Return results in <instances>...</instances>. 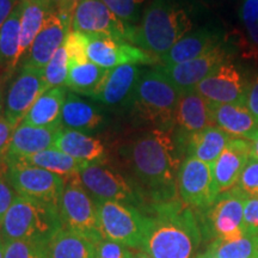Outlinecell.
<instances>
[{
  "label": "cell",
  "mask_w": 258,
  "mask_h": 258,
  "mask_svg": "<svg viewBox=\"0 0 258 258\" xmlns=\"http://www.w3.org/2000/svg\"><path fill=\"white\" fill-rule=\"evenodd\" d=\"M178 150L172 132L161 129H151L125 147L140 190L147 192L151 203L177 200Z\"/></svg>",
  "instance_id": "1"
},
{
  "label": "cell",
  "mask_w": 258,
  "mask_h": 258,
  "mask_svg": "<svg viewBox=\"0 0 258 258\" xmlns=\"http://www.w3.org/2000/svg\"><path fill=\"white\" fill-rule=\"evenodd\" d=\"M141 251L153 258H195L201 230L195 213L180 200L150 203Z\"/></svg>",
  "instance_id": "2"
},
{
  "label": "cell",
  "mask_w": 258,
  "mask_h": 258,
  "mask_svg": "<svg viewBox=\"0 0 258 258\" xmlns=\"http://www.w3.org/2000/svg\"><path fill=\"white\" fill-rule=\"evenodd\" d=\"M192 27L191 15L182 0H151L134 28L131 43L160 57Z\"/></svg>",
  "instance_id": "3"
},
{
  "label": "cell",
  "mask_w": 258,
  "mask_h": 258,
  "mask_svg": "<svg viewBox=\"0 0 258 258\" xmlns=\"http://www.w3.org/2000/svg\"><path fill=\"white\" fill-rule=\"evenodd\" d=\"M180 91L157 67L144 72L132 98V115L152 129L172 132Z\"/></svg>",
  "instance_id": "4"
},
{
  "label": "cell",
  "mask_w": 258,
  "mask_h": 258,
  "mask_svg": "<svg viewBox=\"0 0 258 258\" xmlns=\"http://www.w3.org/2000/svg\"><path fill=\"white\" fill-rule=\"evenodd\" d=\"M62 228L57 206L17 195L0 226L4 241L28 240L48 244Z\"/></svg>",
  "instance_id": "5"
},
{
  "label": "cell",
  "mask_w": 258,
  "mask_h": 258,
  "mask_svg": "<svg viewBox=\"0 0 258 258\" xmlns=\"http://www.w3.org/2000/svg\"><path fill=\"white\" fill-rule=\"evenodd\" d=\"M101 234L104 239L141 250L147 231L144 211L127 203L96 202Z\"/></svg>",
  "instance_id": "6"
},
{
  "label": "cell",
  "mask_w": 258,
  "mask_h": 258,
  "mask_svg": "<svg viewBox=\"0 0 258 258\" xmlns=\"http://www.w3.org/2000/svg\"><path fill=\"white\" fill-rule=\"evenodd\" d=\"M57 209L62 227L84 235L95 244L103 239L96 201L84 188L78 175L64 177Z\"/></svg>",
  "instance_id": "7"
},
{
  "label": "cell",
  "mask_w": 258,
  "mask_h": 258,
  "mask_svg": "<svg viewBox=\"0 0 258 258\" xmlns=\"http://www.w3.org/2000/svg\"><path fill=\"white\" fill-rule=\"evenodd\" d=\"M6 179L16 194L37 201L59 205L64 188V177L21 161L5 163Z\"/></svg>",
  "instance_id": "8"
},
{
  "label": "cell",
  "mask_w": 258,
  "mask_h": 258,
  "mask_svg": "<svg viewBox=\"0 0 258 258\" xmlns=\"http://www.w3.org/2000/svg\"><path fill=\"white\" fill-rule=\"evenodd\" d=\"M78 177L96 202L115 201L134 206L141 211L146 208L143 191L104 164L89 165L80 171Z\"/></svg>",
  "instance_id": "9"
},
{
  "label": "cell",
  "mask_w": 258,
  "mask_h": 258,
  "mask_svg": "<svg viewBox=\"0 0 258 258\" xmlns=\"http://www.w3.org/2000/svg\"><path fill=\"white\" fill-rule=\"evenodd\" d=\"M135 27H129L112 14L102 0H82L73 12L71 30L88 37L105 36L131 42Z\"/></svg>",
  "instance_id": "10"
},
{
  "label": "cell",
  "mask_w": 258,
  "mask_h": 258,
  "mask_svg": "<svg viewBox=\"0 0 258 258\" xmlns=\"http://www.w3.org/2000/svg\"><path fill=\"white\" fill-rule=\"evenodd\" d=\"M180 201L190 208L207 211L218 198L212 165L195 157H185L177 175Z\"/></svg>",
  "instance_id": "11"
},
{
  "label": "cell",
  "mask_w": 258,
  "mask_h": 258,
  "mask_svg": "<svg viewBox=\"0 0 258 258\" xmlns=\"http://www.w3.org/2000/svg\"><path fill=\"white\" fill-rule=\"evenodd\" d=\"M48 89L43 69L22 63L4 97V116L10 123L15 127L21 124L32 104Z\"/></svg>",
  "instance_id": "12"
},
{
  "label": "cell",
  "mask_w": 258,
  "mask_h": 258,
  "mask_svg": "<svg viewBox=\"0 0 258 258\" xmlns=\"http://www.w3.org/2000/svg\"><path fill=\"white\" fill-rule=\"evenodd\" d=\"M246 195L237 186L220 194L206 212V224L214 240H231L246 233L244 205Z\"/></svg>",
  "instance_id": "13"
},
{
  "label": "cell",
  "mask_w": 258,
  "mask_h": 258,
  "mask_svg": "<svg viewBox=\"0 0 258 258\" xmlns=\"http://www.w3.org/2000/svg\"><path fill=\"white\" fill-rule=\"evenodd\" d=\"M234 50L231 44L222 41L203 55L173 66H156L179 91L195 89L220 64L232 61Z\"/></svg>",
  "instance_id": "14"
},
{
  "label": "cell",
  "mask_w": 258,
  "mask_h": 258,
  "mask_svg": "<svg viewBox=\"0 0 258 258\" xmlns=\"http://www.w3.org/2000/svg\"><path fill=\"white\" fill-rule=\"evenodd\" d=\"M247 83L244 71L233 61L220 64L195 90L209 103L228 104L245 102Z\"/></svg>",
  "instance_id": "15"
},
{
  "label": "cell",
  "mask_w": 258,
  "mask_h": 258,
  "mask_svg": "<svg viewBox=\"0 0 258 258\" xmlns=\"http://www.w3.org/2000/svg\"><path fill=\"white\" fill-rule=\"evenodd\" d=\"M89 60L104 70L121 64H157L159 57L134 46L131 42L105 36L89 37Z\"/></svg>",
  "instance_id": "16"
},
{
  "label": "cell",
  "mask_w": 258,
  "mask_h": 258,
  "mask_svg": "<svg viewBox=\"0 0 258 258\" xmlns=\"http://www.w3.org/2000/svg\"><path fill=\"white\" fill-rule=\"evenodd\" d=\"M143 74L139 64H121L108 70L101 88L91 99L109 106H129Z\"/></svg>",
  "instance_id": "17"
},
{
  "label": "cell",
  "mask_w": 258,
  "mask_h": 258,
  "mask_svg": "<svg viewBox=\"0 0 258 258\" xmlns=\"http://www.w3.org/2000/svg\"><path fill=\"white\" fill-rule=\"evenodd\" d=\"M71 31V23L64 21L54 9L44 21L36 38L32 42L30 49L24 57L23 63L44 69L51 56L63 46L64 40Z\"/></svg>",
  "instance_id": "18"
},
{
  "label": "cell",
  "mask_w": 258,
  "mask_h": 258,
  "mask_svg": "<svg viewBox=\"0 0 258 258\" xmlns=\"http://www.w3.org/2000/svg\"><path fill=\"white\" fill-rule=\"evenodd\" d=\"M251 156V141L232 138L224 152L212 165L213 179L218 195L237 185Z\"/></svg>",
  "instance_id": "19"
},
{
  "label": "cell",
  "mask_w": 258,
  "mask_h": 258,
  "mask_svg": "<svg viewBox=\"0 0 258 258\" xmlns=\"http://www.w3.org/2000/svg\"><path fill=\"white\" fill-rule=\"evenodd\" d=\"M213 125L211 106L195 89L180 91L178 106L176 112L177 135L175 139H182L190 134L198 133Z\"/></svg>",
  "instance_id": "20"
},
{
  "label": "cell",
  "mask_w": 258,
  "mask_h": 258,
  "mask_svg": "<svg viewBox=\"0 0 258 258\" xmlns=\"http://www.w3.org/2000/svg\"><path fill=\"white\" fill-rule=\"evenodd\" d=\"M224 41L221 31L213 28H201L190 31L164 55L159 57V66H173L203 55Z\"/></svg>",
  "instance_id": "21"
},
{
  "label": "cell",
  "mask_w": 258,
  "mask_h": 258,
  "mask_svg": "<svg viewBox=\"0 0 258 258\" xmlns=\"http://www.w3.org/2000/svg\"><path fill=\"white\" fill-rule=\"evenodd\" d=\"M213 125L221 128L232 138L251 141L258 133V122L245 102L217 104L209 103Z\"/></svg>",
  "instance_id": "22"
},
{
  "label": "cell",
  "mask_w": 258,
  "mask_h": 258,
  "mask_svg": "<svg viewBox=\"0 0 258 258\" xmlns=\"http://www.w3.org/2000/svg\"><path fill=\"white\" fill-rule=\"evenodd\" d=\"M61 125L53 127H36L22 122L16 127L10 144L8 159H22L41 151L55 148L56 138Z\"/></svg>",
  "instance_id": "23"
},
{
  "label": "cell",
  "mask_w": 258,
  "mask_h": 258,
  "mask_svg": "<svg viewBox=\"0 0 258 258\" xmlns=\"http://www.w3.org/2000/svg\"><path fill=\"white\" fill-rule=\"evenodd\" d=\"M175 138V137H173ZM232 137L217 125H209L201 132L182 139H175L177 146L182 148L186 157H195L213 165L231 141Z\"/></svg>",
  "instance_id": "24"
},
{
  "label": "cell",
  "mask_w": 258,
  "mask_h": 258,
  "mask_svg": "<svg viewBox=\"0 0 258 258\" xmlns=\"http://www.w3.org/2000/svg\"><path fill=\"white\" fill-rule=\"evenodd\" d=\"M105 123V115L101 108L85 102L77 93L67 92L61 114V127L90 134L98 132Z\"/></svg>",
  "instance_id": "25"
},
{
  "label": "cell",
  "mask_w": 258,
  "mask_h": 258,
  "mask_svg": "<svg viewBox=\"0 0 258 258\" xmlns=\"http://www.w3.org/2000/svg\"><path fill=\"white\" fill-rule=\"evenodd\" d=\"M55 148L86 165L104 164L106 159V151L102 141L82 132L61 128Z\"/></svg>",
  "instance_id": "26"
},
{
  "label": "cell",
  "mask_w": 258,
  "mask_h": 258,
  "mask_svg": "<svg viewBox=\"0 0 258 258\" xmlns=\"http://www.w3.org/2000/svg\"><path fill=\"white\" fill-rule=\"evenodd\" d=\"M66 86L48 89L38 97L25 115L23 123L36 127L61 125V114L67 96Z\"/></svg>",
  "instance_id": "27"
},
{
  "label": "cell",
  "mask_w": 258,
  "mask_h": 258,
  "mask_svg": "<svg viewBox=\"0 0 258 258\" xmlns=\"http://www.w3.org/2000/svg\"><path fill=\"white\" fill-rule=\"evenodd\" d=\"M47 252L49 258H96V244L62 227L48 241Z\"/></svg>",
  "instance_id": "28"
},
{
  "label": "cell",
  "mask_w": 258,
  "mask_h": 258,
  "mask_svg": "<svg viewBox=\"0 0 258 258\" xmlns=\"http://www.w3.org/2000/svg\"><path fill=\"white\" fill-rule=\"evenodd\" d=\"M21 48L19 56L23 60L30 49L32 42L43 27L47 16L55 6L38 2V0H21Z\"/></svg>",
  "instance_id": "29"
},
{
  "label": "cell",
  "mask_w": 258,
  "mask_h": 258,
  "mask_svg": "<svg viewBox=\"0 0 258 258\" xmlns=\"http://www.w3.org/2000/svg\"><path fill=\"white\" fill-rule=\"evenodd\" d=\"M21 0L8 21L0 28V69L11 73L16 69L21 56Z\"/></svg>",
  "instance_id": "30"
},
{
  "label": "cell",
  "mask_w": 258,
  "mask_h": 258,
  "mask_svg": "<svg viewBox=\"0 0 258 258\" xmlns=\"http://www.w3.org/2000/svg\"><path fill=\"white\" fill-rule=\"evenodd\" d=\"M21 161V163L28 164V165L40 167L56 175L70 177L79 175L80 171H83L89 165L78 161L74 158L70 157L69 154L61 152L56 148H49V150L41 151V152L32 154V156L22 158V159H10ZM9 161V160H6Z\"/></svg>",
  "instance_id": "31"
},
{
  "label": "cell",
  "mask_w": 258,
  "mask_h": 258,
  "mask_svg": "<svg viewBox=\"0 0 258 258\" xmlns=\"http://www.w3.org/2000/svg\"><path fill=\"white\" fill-rule=\"evenodd\" d=\"M239 19L238 50L244 59L258 61V0H241Z\"/></svg>",
  "instance_id": "32"
},
{
  "label": "cell",
  "mask_w": 258,
  "mask_h": 258,
  "mask_svg": "<svg viewBox=\"0 0 258 258\" xmlns=\"http://www.w3.org/2000/svg\"><path fill=\"white\" fill-rule=\"evenodd\" d=\"M106 73L108 70L97 66L89 60L88 62L70 67L69 77L64 86L74 93L91 98L101 88Z\"/></svg>",
  "instance_id": "33"
},
{
  "label": "cell",
  "mask_w": 258,
  "mask_h": 258,
  "mask_svg": "<svg viewBox=\"0 0 258 258\" xmlns=\"http://www.w3.org/2000/svg\"><path fill=\"white\" fill-rule=\"evenodd\" d=\"M258 234L246 232L243 237L231 240L217 239L200 258H254Z\"/></svg>",
  "instance_id": "34"
},
{
  "label": "cell",
  "mask_w": 258,
  "mask_h": 258,
  "mask_svg": "<svg viewBox=\"0 0 258 258\" xmlns=\"http://www.w3.org/2000/svg\"><path fill=\"white\" fill-rule=\"evenodd\" d=\"M69 57H67L66 49L62 46L56 50V53L51 56L49 62L43 69L44 79H46L48 88L53 89L57 86H64L67 77H69Z\"/></svg>",
  "instance_id": "35"
},
{
  "label": "cell",
  "mask_w": 258,
  "mask_h": 258,
  "mask_svg": "<svg viewBox=\"0 0 258 258\" xmlns=\"http://www.w3.org/2000/svg\"><path fill=\"white\" fill-rule=\"evenodd\" d=\"M116 17L129 27H137L141 18L145 0H102Z\"/></svg>",
  "instance_id": "36"
},
{
  "label": "cell",
  "mask_w": 258,
  "mask_h": 258,
  "mask_svg": "<svg viewBox=\"0 0 258 258\" xmlns=\"http://www.w3.org/2000/svg\"><path fill=\"white\" fill-rule=\"evenodd\" d=\"M4 258H49L47 244L38 241H5Z\"/></svg>",
  "instance_id": "37"
},
{
  "label": "cell",
  "mask_w": 258,
  "mask_h": 258,
  "mask_svg": "<svg viewBox=\"0 0 258 258\" xmlns=\"http://www.w3.org/2000/svg\"><path fill=\"white\" fill-rule=\"evenodd\" d=\"M88 46L89 37L83 35L82 32L71 30L64 40L63 47L66 49L67 57H69L70 67L77 64L88 62Z\"/></svg>",
  "instance_id": "38"
},
{
  "label": "cell",
  "mask_w": 258,
  "mask_h": 258,
  "mask_svg": "<svg viewBox=\"0 0 258 258\" xmlns=\"http://www.w3.org/2000/svg\"><path fill=\"white\" fill-rule=\"evenodd\" d=\"M235 186L246 196H258V159L252 154Z\"/></svg>",
  "instance_id": "39"
},
{
  "label": "cell",
  "mask_w": 258,
  "mask_h": 258,
  "mask_svg": "<svg viewBox=\"0 0 258 258\" xmlns=\"http://www.w3.org/2000/svg\"><path fill=\"white\" fill-rule=\"evenodd\" d=\"M134 252L125 245L101 239L96 244V258H133Z\"/></svg>",
  "instance_id": "40"
},
{
  "label": "cell",
  "mask_w": 258,
  "mask_h": 258,
  "mask_svg": "<svg viewBox=\"0 0 258 258\" xmlns=\"http://www.w3.org/2000/svg\"><path fill=\"white\" fill-rule=\"evenodd\" d=\"M244 222L246 232L258 234V196H246L244 205Z\"/></svg>",
  "instance_id": "41"
},
{
  "label": "cell",
  "mask_w": 258,
  "mask_h": 258,
  "mask_svg": "<svg viewBox=\"0 0 258 258\" xmlns=\"http://www.w3.org/2000/svg\"><path fill=\"white\" fill-rule=\"evenodd\" d=\"M16 196H17V194L6 179L5 172L0 170V226H2L5 214L11 207Z\"/></svg>",
  "instance_id": "42"
},
{
  "label": "cell",
  "mask_w": 258,
  "mask_h": 258,
  "mask_svg": "<svg viewBox=\"0 0 258 258\" xmlns=\"http://www.w3.org/2000/svg\"><path fill=\"white\" fill-rule=\"evenodd\" d=\"M16 127L8 121L4 115L0 117V165H5L10 144Z\"/></svg>",
  "instance_id": "43"
},
{
  "label": "cell",
  "mask_w": 258,
  "mask_h": 258,
  "mask_svg": "<svg viewBox=\"0 0 258 258\" xmlns=\"http://www.w3.org/2000/svg\"><path fill=\"white\" fill-rule=\"evenodd\" d=\"M245 104H246L250 112L258 122V74H256L253 79L249 83Z\"/></svg>",
  "instance_id": "44"
},
{
  "label": "cell",
  "mask_w": 258,
  "mask_h": 258,
  "mask_svg": "<svg viewBox=\"0 0 258 258\" xmlns=\"http://www.w3.org/2000/svg\"><path fill=\"white\" fill-rule=\"evenodd\" d=\"M80 2H82V0H57L55 10L64 21L70 22V23L72 24L73 12Z\"/></svg>",
  "instance_id": "45"
},
{
  "label": "cell",
  "mask_w": 258,
  "mask_h": 258,
  "mask_svg": "<svg viewBox=\"0 0 258 258\" xmlns=\"http://www.w3.org/2000/svg\"><path fill=\"white\" fill-rule=\"evenodd\" d=\"M18 3L19 0H0V28L8 21Z\"/></svg>",
  "instance_id": "46"
},
{
  "label": "cell",
  "mask_w": 258,
  "mask_h": 258,
  "mask_svg": "<svg viewBox=\"0 0 258 258\" xmlns=\"http://www.w3.org/2000/svg\"><path fill=\"white\" fill-rule=\"evenodd\" d=\"M251 154L258 159V133L252 140H251Z\"/></svg>",
  "instance_id": "47"
},
{
  "label": "cell",
  "mask_w": 258,
  "mask_h": 258,
  "mask_svg": "<svg viewBox=\"0 0 258 258\" xmlns=\"http://www.w3.org/2000/svg\"><path fill=\"white\" fill-rule=\"evenodd\" d=\"M133 258H153V257H151L150 254L144 252V251H137V252H134Z\"/></svg>",
  "instance_id": "48"
},
{
  "label": "cell",
  "mask_w": 258,
  "mask_h": 258,
  "mask_svg": "<svg viewBox=\"0 0 258 258\" xmlns=\"http://www.w3.org/2000/svg\"><path fill=\"white\" fill-rule=\"evenodd\" d=\"M4 250H5V241L0 235V258H4Z\"/></svg>",
  "instance_id": "49"
},
{
  "label": "cell",
  "mask_w": 258,
  "mask_h": 258,
  "mask_svg": "<svg viewBox=\"0 0 258 258\" xmlns=\"http://www.w3.org/2000/svg\"><path fill=\"white\" fill-rule=\"evenodd\" d=\"M4 115V99H3V92L0 89V117Z\"/></svg>",
  "instance_id": "50"
},
{
  "label": "cell",
  "mask_w": 258,
  "mask_h": 258,
  "mask_svg": "<svg viewBox=\"0 0 258 258\" xmlns=\"http://www.w3.org/2000/svg\"><path fill=\"white\" fill-rule=\"evenodd\" d=\"M38 2H42V3H46V4H49V5H53L55 6L57 0H38Z\"/></svg>",
  "instance_id": "51"
},
{
  "label": "cell",
  "mask_w": 258,
  "mask_h": 258,
  "mask_svg": "<svg viewBox=\"0 0 258 258\" xmlns=\"http://www.w3.org/2000/svg\"><path fill=\"white\" fill-rule=\"evenodd\" d=\"M254 258H258V238H257V244H256V251H254Z\"/></svg>",
  "instance_id": "52"
}]
</instances>
